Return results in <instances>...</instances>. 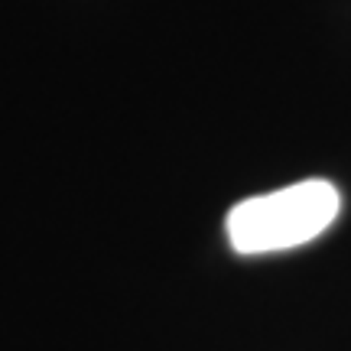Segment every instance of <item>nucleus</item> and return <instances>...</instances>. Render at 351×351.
Masks as SVG:
<instances>
[{
    "label": "nucleus",
    "instance_id": "nucleus-1",
    "mask_svg": "<svg viewBox=\"0 0 351 351\" xmlns=\"http://www.w3.org/2000/svg\"><path fill=\"white\" fill-rule=\"evenodd\" d=\"M339 189L326 179L263 192L238 202L225 218L228 241L238 254H274L315 241L339 218Z\"/></svg>",
    "mask_w": 351,
    "mask_h": 351
}]
</instances>
